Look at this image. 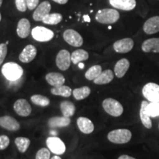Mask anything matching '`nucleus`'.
Returning a JSON list of instances; mask_svg holds the SVG:
<instances>
[{"mask_svg": "<svg viewBox=\"0 0 159 159\" xmlns=\"http://www.w3.org/2000/svg\"><path fill=\"white\" fill-rule=\"evenodd\" d=\"M15 4L19 11L25 12L27 11V0H15Z\"/></svg>", "mask_w": 159, "mask_h": 159, "instance_id": "nucleus-37", "label": "nucleus"}, {"mask_svg": "<svg viewBox=\"0 0 159 159\" xmlns=\"http://www.w3.org/2000/svg\"><path fill=\"white\" fill-rule=\"evenodd\" d=\"M46 80L53 87L63 85L65 83V77L62 74L58 72H49L46 75Z\"/></svg>", "mask_w": 159, "mask_h": 159, "instance_id": "nucleus-21", "label": "nucleus"}, {"mask_svg": "<svg viewBox=\"0 0 159 159\" xmlns=\"http://www.w3.org/2000/svg\"><path fill=\"white\" fill-rule=\"evenodd\" d=\"M32 36L35 41L39 42H47L51 41L54 37V33L47 27L38 26L32 30Z\"/></svg>", "mask_w": 159, "mask_h": 159, "instance_id": "nucleus-5", "label": "nucleus"}, {"mask_svg": "<svg viewBox=\"0 0 159 159\" xmlns=\"http://www.w3.org/2000/svg\"><path fill=\"white\" fill-rule=\"evenodd\" d=\"M52 1L57 4H60V5H65L68 2L69 0H52Z\"/></svg>", "mask_w": 159, "mask_h": 159, "instance_id": "nucleus-40", "label": "nucleus"}, {"mask_svg": "<svg viewBox=\"0 0 159 159\" xmlns=\"http://www.w3.org/2000/svg\"><path fill=\"white\" fill-rule=\"evenodd\" d=\"M51 5L48 1L42 2L35 8L34 13L33 14V18L36 21H42L43 18L49 14L51 11Z\"/></svg>", "mask_w": 159, "mask_h": 159, "instance_id": "nucleus-12", "label": "nucleus"}, {"mask_svg": "<svg viewBox=\"0 0 159 159\" xmlns=\"http://www.w3.org/2000/svg\"><path fill=\"white\" fill-rule=\"evenodd\" d=\"M149 104V102L147 100L142 101L141 103V108L140 111H139V116H140L141 121H142V124L147 129L152 128V120H151V117L148 114V111H147V107Z\"/></svg>", "mask_w": 159, "mask_h": 159, "instance_id": "nucleus-19", "label": "nucleus"}, {"mask_svg": "<svg viewBox=\"0 0 159 159\" xmlns=\"http://www.w3.org/2000/svg\"><path fill=\"white\" fill-rule=\"evenodd\" d=\"M120 15L116 10L105 8L98 11L95 16V19L99 23L104 25H112L116 23L119 19Z\"/></svg>", "mask_w": 159, "mask_h": 159, "instance_id": "nucleus-1", "label": "nucleus"}, {"mask_svg": "<svg viewBox=\"0 0 159 159\" xmlns=\"http://www.w3.org/2000/svg\"><path fill=\"white\" fill-rule=\"evenodd\" d=\"M118 159H136L134 158V157H131L130 156H128V155H122L118 158Z\"/></svg>", "mask_w": 159, "mask_h": 159, "instance_id": "nucleus-39", "label": "nucleus"}, {"mask_svg": "<svg viewBox=\"0 0 159 159\" xmlns=\"http://www.w3.org/2000/svg\"><path fill=\"white\" fill-rule=\"evenodd\" d=\"M15 144L21 153H25L30 145V140L26 137H17L15 139Z\"/></svg>", "mask_w": 159, "mask_h": 159, "instance_id": "nucleus-30", "label": "nucleus"}, {"mask_svg": "<svg viewBox=\"0 0 159 159\" xmlns=\"http://www.w3.org/2000/svg\"><path fill=\"white\" fill-rule=\"evenodd\" d=\"M71 119L66 116H54L48 120V125L50 128H64L70 125Z\"/></svg>", "mask_w": 159, "mask_h": 159, "instance_id": "nucleus-23", "label": "nucleus"}, {"mask_svg": "<svg viewBox=\"0 0 159 159\" xmlns=\"http://www.w3.org/2000/svg\"><path fill=\"white\" fill-rule=\"evenodd\" d=\"M51 159H62V158H61L59 156H57V155H55V156H54L53 157H52Z\"/></svg>", "mask_w": 159, "mask_h": 159, "instance_id": "nucleus-41", "label": "nucleus"}, {"mask_svg": "<svg viewBox=\"0 0 159 159\" xmlns=\"http://www.w3.org/2000/svg\"><path fill=\"white\" fill-rule=\"evenodd\" d=\"M60 108H61V111L62 112V114L63 116L69 117L70 118L75 113V105L74 103L71 101H63L60 104Z\"/></svg>", "mask_w": 159, "mask_h": 159, "instance_id": "nucleus-25", "label": "nucleus"}, {"mask_svg": "<svg viewBox=\"0 0 159 159\" xmlns=\"http://www.w3.org/2000/svg\"><path fill=\"white\" fill-rule=\"evenodd\" d=\"M144 33L148 35H152L159 32V16L151 17L147 20L143 27Z\"/></svg>", "mask_w": 159, "mask_h": 159, "instance_id": "nucleus-16", "label": "nucleus"}, {"mask_svg": "<svg viewBox=\"0 0 159 159\" xmlns=\"http://www.w3.org/2000/svg\"><path fill=\"white\" fill-rule=\"evenodd\" d=\"M132 138V133L128 129H116L108 134L109 142L114 144H122L129 142Z\"/></svg>", "mask_w": 159, "mask_h": 159, "instance_id": "nucleus-3", "label": "nucleus"}, {"mask_svg": "<svg viewBox=\"0 0 159 159\" xmlns=\"http://www.w3.org/2000/svg\"><path fill=\"white\" fill-rule=\"evenodd\" d=\"M50 150L48 148H41L35 155V159H50Z\"/></svg>", "mask_w": 159, "mask_h": 159, "instance_id": "nucleus-34", "label": "nucleus"}, {"mask_svg": "<svg viewBox=\"0 0 159 159\" xmlns=\"http://www.w3.org/2000/svg\"><path fill=\"white\" fill-rule=\"evenodd\" d=\"M39 0H27V8L30 11H33V9L36 8L39 6Z\"/></svg>", "mask_w": 159, "mask_h": 159, "instance_id": "nucleus-38", "label": "nucleus"}, {"mask_svg": "<svg viewBox=\"0 0 159 159\" xmlns=\"http://www.w3.org/2000/svg\"><path fill=\"white\" fill-rule=\"evenodd\" d=\"M134 46V40L130 38H126V39L118 40L114 42L113 47L114 51L117 53H127L132 50Z\"/></svg>", "mask_w": 159, "mask_h": 159, "instance_id": "nucleus-11", "label": "nucleus"}, {"mask_svg": "<svg viewBox=\"0 0 159 159\" xmlns=\"http://www.w3.org/2000/svg\"><path fill=\"white\" fill-rule=\"evenodd\" d=\"M147 111L150 117L159 116V102L149 103L147 107Z\"/></svg>", "mask_w": 159, "mask_h": 159, "instance_id": "nucleus-33", "label": "nucleus"}, {"mask_svg": "<svg viewBox=\"0 0 159 159\" xmlns=\"http://www.w3.org/2000/svg\"><path fill=\"white\" fill-rule=\"evenodd\" d=\"M63 39L67 43L75 47H81L83 43V39L81 35L72 29L66 30L63 33Z\"/></svg>", "mask_w": 159, "mask_h": 159, "instance_id": "nucleus-8", "label": "nucleus"}, {"mask_svg": "<svg viewBox=\"0 0 159 159\" xmlns=\"http://www.w3.org/2000/svg\"><path fill=\"white\" fill-rule=\"evenodd\" d=\"M130 67V62L128 59L122 58L117 61L114 66V74L118 78H122L125 75Z\"/></svg>", "mask_w": 159, "mask_h": 159, "instance_id": "nucleus-22", "label": "nucleus"}, {"mask_svg": "<svg viewBox=\"0 0 159 159\" xmlns=\"http://www.w3.org/2000/svg\"><path fill=\"white\" fill-rule=\"evenodd\" d=\"M142 49L144 52H159V38H152L143 42Z\"/></svg>", "mask_w": 159, "mask_h": 159, "instance_id": "nucleus-20", "label": "nucleus"}, {"mask_svg": "<svg viewBox=\"0 0 159 159\" xmlns=\"http://www.w3.org/2000/svg\"><path fill=\"white\" fill-rule=\"evenodd\" d=\"M13 109L19 116L23 117L30 116L32 112L31 105L25 99H17L13 105Z\"/></svg>", "mask_w": 159, "mask_h": 159, "instance_id": "nucleus-10", "label": "nucleus"}, {"mask_svg": "<svg viewBox=\"0 0 159 159\" xmlns=\"http://www.w3.org/2000/svg\"><path fill=\"white\" fill-rule=\"evenodd\" d=\"M0 126L10 131H17L21 128L20 123L15 118L11 116L0 117Z\"/></svg>", "mask_w": 159, "mask_h": 159, "instance_id": "nucleus-14", "label": "nucleus"}, {"mask_svg": "<svg viewBox=\"0 0 159 159\" xmlns=\"http://www.w3.org/2000/svg\"><path fill=\"white\" fill-rule=\"evenodd\" d=\"M91 89L88 86H83L77 88L72 91V94L77 100H83L87 98L91 94Z\"/></svg>", "mask_w": 159, "mask_h": 159, "instance_id": "nucleus-28", "label": "nucleus"}, {"mask_svg": "<svg viewBox=\"0 0 159 159\" xmlns=\"http://www.w3.org/2000/svg\"><path fill=\"white\" fill-rule=\"evenodd\" d=\"M102 66L99 65H94L89 68L85 74V78L89 80H93L97 78L102 73Z\"/></svg>", "mask_w": 159, "mask_h": 159, "instance_id": "nucleus-31", "label": "nucleus"}, {"mask_svg": "<svg viewBox=\"0 0 159 159\" xmlns=\"http://www.w3.org/2000/svg\"><path fill=\"white\" fill-rule=\"evenodd\" d=\"M7 53V47L6 43L0 44V66L2 64Z\"/></svg>", "mask_w": 159, "mask_h": 159, "instance_id": "nucleus-36", "label": "nucleus"}, {"mask_svg": "<svg viewBox=\"0 0 159 159\" xmlns=\"http://www.w3.org/2000/svg\"><path fill=\"white\" fill-rule=\"evenodd\" d=\"M2 2H3V0H0V7H1L2 4Z\"/></svg>", "mask_w": 159, "mask_h": 159, "instance_id": "nucleus-42", "label": "nucleus"}, {"mask_svg": "<svg viewBox=\"0 0 159 159\" xmlns=\"http://www.w3.org/2000/svg\"><path fill=\"white\" fill-rule=\"evenodd\" d=\"M23 69L21 66L14 62L6 63L2 68V73L8 80L15 81L23 75Z\"/></svg>", "mask_w": 159, "mask_h": 159, "instance_id": "nucleus-2", "label": "nucleus"}, {"mask_svg": "<svg viewBox=\"0 0 159 159\" xmlns=\"http://www.w3.org/2000/svg\"><path fill=\"white\" fill-rule=\"evenodd\" d=\"M10 144V139L7 136L2 135L0 136V150H5Z\"/></svg>", "mask_w": 159, "mask_h": 159, "instance_id": "nucleus-35", "label": "nucleus"}, {"mask_svg": "<svg viewBox=\"0 0 159 159\" xmlns=\"http://www.w3.org/2000/svg\"><path fill=\"white\" fill-rule=\"evenodd\" d=\"M71 62V55L68 50L62 49L57 53L55 63L59 69L62 71H66L70 67Z\"/></svg>", "mask_w": 159, "mask_h": 159, "instance_id": "nucleus-9", "label": "nucleus"}, {"mask_svg": "<svg viewBox=\"0 0 159 159\" xmlns=\"http://www.w3.org/2000/svg\"><path fill=\"white\" fill-rule=\"evenodd\" d=\"M2 20V15H1V13H0V21H1Z\"/></svg>", "mask_w": 159, "mask_h": 159, "instance_id": "nucleus-43", "label": "nucleus"}, {"mask_svg": "<svg viewBox=\"0 0 159 159\" xmlns=\"http://www.w3.org/2000/svg\"><path fill=\"white\" fill-rule=\"evenodd\" d=\"M30 22L27 19H21L18 22L16 33L19 37L21 39H26L29 36L30 33H31L30 30Z\"/></svg>", "mask_w": 159, "mask_h": 159, "instance_id": "nucleus-18", "label": "nucleus"}, {"mask_svg": "<svg viewBox=\"0 0 159 159\" xmlns=\"http://www.w3.org/2000/svg\"><path fill=\"white\" fill-rule=\"evenodd\" d=\"M47 148L50 152L57 156L63 155L66 152V145L61 139L56 136L48 137L46 141Z\"/></svg>", "mask_w": 159, "mask_h": 159, "instance_id": "nucleus-6", "label": "nucleus"}, {"mask_svg": "<svg viewBox=\"0 0 159 159\" xmlns=\"http://www.w3.org/2000/svg\"><path fill=\"white\" fill-rule=\"evenodd\" d=\"M109 2L114 8L125 11H132L136 6V0H109Z\"/></svg>", "mask_w": 159, "mask_h": 159, "instance_id": "nucleus-15", "label": "nucleus"}, {"mask_svg": "<svg viewBox=\"0 0 159 159\" xmlns=\"http://www.w3.org/2000/svg\"><path fill=\"white\" fill-rule=\"evenodd\" d=\"M114 74L111 69H106V70L102 71L100 75L94 80V83L97 85H105L111 83L114 80Z\"/></svg>", "mask_w": 159, "mask_h": 159, "instance_id": "nucleus-24", "label": "nucleus"}, {"mask_svg": "<svg viewBox=\"0 0 159 159\" xmlns=\"http://www.w3.org/2000/svg\"><path fill=\"white\" fill-rule=\"evenodd\" d=\"M102 108L107 114L114 117L120 116L124 111L122 105L118 100L113 98L104 99L102 102Z\"/></svg>", "mask_w": 159, "mask_h": 159, "instance_id": "nucleus-4", "label": "nucleus"}, {"mask_svg": "<svg viewBox=\"0 0 159 159\" xmlns=\"http://www.w3.org/2000/svg\"><path fill=\"white\" fill-rule=\"evenodd\" d=\"M32 102L35 105L41 107H47L50 104V100L48 97L41 94H34L30 97Z\"/></svg>", "mask_w": 159, "mask_h": 159, "instance_id": "nucleus-32", "label": "nucleus"}, {"mask_svg": "<svg viewBox=\"0 0 159 159\" xmlns=\"http://www.w3.org/2000/svg\"><path fill=\"white\" fill-rule=\"evenodd\" d=\"M89 53L84 49H77L75 50L71 53V62L74 64H78L79 63L82 62V61H86L89 59Z\"/></svg>", "mask_w": 159, "mask_h": 159, "instance_id": "nucleus-26", "label": "nucleus"}, {"mask_svg": "<svg viewBox=\"0 0 159 159\" xmlns=\"http://www.w3.org/2000/svg\"><path fill=\"white\" fill-rule=\"evenodd\" d=\"M158 129H159V125H158Z\"/></svg>", "mask_w": 159, "mask_h": 159, "instance_id": "nucleus-44", "label": "nucleus"}, {"mask_svg": "<svg viewBox=\"0 0 159 159\" xmlns=\"http://www.w3.org/2000/svg\"><path fill=\"white\" fill-rule=\"evenodd\" d=\"M51 93L55 96H61L63 97H69L72 94V90L67 85H61V86L53 87L51 89Z\"/></svg>", "mask_w": 159, "mask_h": 159, "instance_id": "nucleus-27", "label": "nucleus"}, {"mask_svg": "<svg viewBox=\"0 0 159 159\" xmlns=\"http://www.w3.org/2000/svg\"><path fill=\"white\" fill-rule=\"evenodd\" d=\"M77 125L79 130L85 134H90L94 130V123L89 118L80 116L77 119Z\"/></svg>", "mask_w": 159, "mask_h": 159, "instance_id": "nucleus-17", "label": "nucleus"}, {"mask_svg": "<svg viewBox=\"0 0 159 159\" xmlns=\"http://www.w3.org/2000/svg\"><path fill=\"white\" fill-rule=\"evenodd\" d=\"M143 96L150 102H159V85L155 83H148L142 89Z\"/></svg>", "mask_w": 159, "mask_h": 159, "instance_id": "nucleus-7", "label": "nucleus"}, {"mask_svg": "<svg viewBox=\"0 0 159 159\" xmlns=\"http://www.w3.org/2000/svg\"><path fill=\"white\" fill-rule=\"evenodd\" d=\"M37 55V49L35 48V46L29 44L27 45L24 48V49L20 53L19 59L21 62L27 63L33 61L36 57Z\"/></svg>", "mask_w": 159, "mask_h": 159, "instance_id": "nucleus-13", "label": "nucleus"}, {"mask_svg": "<svg viewBox=\"0 0 159 159\" xmlns=\"http://www.w3.org/2000/svg\"><path fill=\"white\" fill-rule=\"evenodd\" d=\"M63 16L61 13H49L47 16L43 18L42 20V22L46 25H57L62 21Z\"/></svg>", "mask_w": 159, "mask_h": 159, "instance_id": "nucleus-29", "label": "nucleus"}]
</instances>
